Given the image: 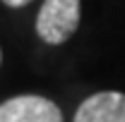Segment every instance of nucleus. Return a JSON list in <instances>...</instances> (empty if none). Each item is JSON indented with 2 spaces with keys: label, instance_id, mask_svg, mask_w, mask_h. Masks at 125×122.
<instances>
[{
  "label": "nucleus",
  "instance_id": "obj_3",
  "mask_svg": "<svg viewBox=\"0 0 125 122\" xmlns=\"http://www.w3.org/2000/svg\"><path fill=\"white\" fill-rule=\"evenodd\" d=\"M75 122H125V93L99 91L79 103Z\"/></svg>",
  "mask_w": 125,
  "mask_h": 122
},
{
  "label": "nucleus",
  "instance_id": "obj_1",
  "mask_svg": "<svg viewBox=\"0 0 125 122\" xmlns=\"http://www.w3.org/2000/svg\"><path fill=\"white\" fill-rule=\"evenodd\" d=\"M79 17V0H43L36 15V34L48 46H60L77 31Z\"/></svg>",
  "mask_w": 125,
  "mask_h": 122
},
{
  "label": "nucleus",
  "instance_id": "obj_2",
  "mask_svg": "<svg viewBox=\"0 0 125 122\" xmlns=\"http://www.w3.org/2000/svg\"><path fill=\"white\" fill-rule=\"evenodd\" d=\"M0 122H62V113L43 96L24 93L0 103Z\"/></svg>",
  "mask_w": 125,
  "mask_h": 122
},
{
  "label": "nucleus",
  "instance_id": "obj_4",
  "mask_svg": "<svg viewBox=\"0 0 125 122\" xmlns=\"http://www.w3.org/2000/svg\"><path fill=\"white\" fill-rule=\"evenodd\" d=\"M31 0H2V5H7V7H24Z\"/></svg>",
  "mask_w": 125,
  "mask_h": 122
},
{
  "label": "nucleus",
  "instance_id": "obj_5",
  "mask_svg": "<svg viewBox=\"0 0 125 122\" xmlns=\"http://www.w3.org/2000/svg\"><path fill=\"white\" fill-rule=\"evenodd\" d=\"M0 62H2V53H0Z\"/></svg>",
  "mask_w": 125,
  "mask_h": 122
}]
</instances>
